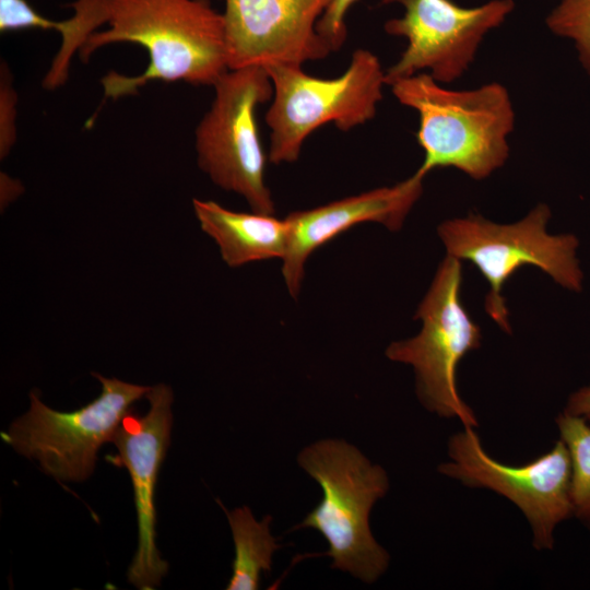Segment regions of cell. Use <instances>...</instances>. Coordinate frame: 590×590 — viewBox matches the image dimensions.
Returning a JSON list of instances; mask_svg holds the SVG:
<instances>
[{
    "label": "cell",
    "instance_id": "cell-17",
    "mask_svg": "<svg viewBox=\"0 0 590 590\" xmlns=\"http://www.w3.org/2000/svg\"><path fill=\"white\" fill-rule=\"evenodd\" d=\"M545 22L551 32L574 43L590 78V0H560Z\"/></svg>",
    "mask_w": 590,
    "mask_h": 590
},
{
    "label": "cell",
    "instance_id": "cell-15",
    "mask_svg": "<svg viewBox=\"0 0 590 590\" xmlns=\"http://www.w3.org/2000/svg\"><path fill=\"white\" fill-rule=\"evenodd\" d=\"M225 511L235 547L232 576L226 590H257L262 573L271 570L273 554L282 547L271 534L272 517L258 521L247 506Z\"/></svg>",
    "mask_w": 590,
    "mask_h": 590
},
{
    "label": "cell",
    "instance_id": "cell-2",
    "mask_svg": "<svg viewBox=\"0 0 590 590\" xmlns=\"http://www.w3.org/2000/svg\"><path fill=\"white\" fill-rule=\"evenodd\" d=\"M390 86L401 104L418 114L416 138L424 151L416 170L420 175L455 167L481 180L507 161V138L514 129L515 113L502 84L452 91L440 86L430 74L421 73Z\"/></svg>",
    "mask_w": 590,
    "mask_h": 590
},
{
    "label": "cell",
    "instance_id": "cell-3",
    "mask_svg": "<svg viewBox=\"0 0 590 590\" xmlns=\"http://www.w3.org/2000/svg\"><path fill=\"white\" fill-rule=\"evenodd\" d=\"M298 465L321 487L320 503L293 530L311 528L326 539L332 569L374 583L390 555L374 538L370 511L389 491L385 469L344 439H319L297 456Z\"/></svg>",
    "mask_w": 590,
    "mask_h": 590
},
{
    "label": "cell",
    "instance_id": "cell-19",
    "mask_svg": "<svg viewBox=\"0 0 590 590\" xmlns=\"http://www.w3.org/2000/svg\"><path fill=\"white\" fill-rule=\"evenodd\" d=\"M17 96L12 83V75L7 64H1L0 74V156L5 157L16 139Z\"/></svg>",
    "mask_w": 590,
    "mask_h": 590
},
{
    "label": "cell",
    "instance_id": "cell-12",
    "mask_svg": "<svg viewBox=\"0 0 590 590\" xmlns=\"http://www.w3.org/2000/svg\"><path fill=\"white\" fill-rule=\"evenodd\" d=\"M330 0H225L228 69L299 64L326 58L330 48L317 24Z\"/></svg>",
    "mask_w": 590,
    "mask_h": 590
},
{
    "label": "cell",
    "instance_id": "cell-11",
    "mask_svg": "<svg viewBox=\"0 0 590 590\" xmlns=\"http://www.w3.org/2000/svg\"><path fill=\"white\" fill-rule=\"evenodd\" d=\"M150 409L145 415L129 411L113 441L117 455L107 458L125 467L131 477L138 522V545L127 571L129 583L140 590H153L167 574L168 563L156 547L155 485L170 441L173 425L172 389L164 384L151 387L145 396Z\"/></svg>",
    "mask_w": 590,
    "mask_h": 590
},
{
    "label": "cell",
    "instance_id": "cell-4",
    "mask_svg": "<svg viewBox=\"0 0 590 590\" xmlns=\"http://www.w3.org/2000/svg\"><path fill=\"white\" fill-rule=\"evenodd\" d=\"M550 219V208L541 203L512 224H497L482 215L469 214L447 220L437 227L447 255L472 262L488 282L485 310L507 333H511V327L502 288L523 266L538 267L566 290H582L578 238L573 234H548Z\"/></svg>",
    "mask_w": 590,
    "mask_h": 590
},
{
    "label": "cell",
    "instance_id": "cell-5",
    "mask_svg": "<svg viewBox=\"0 0 590 590\" xmlns=\"http://www.w3.org/2000/svg\"><path fill=\"white\" fill-rule=\"evenodd\" d=\"M264 67L273 86L266 114L273 164L295 162L307 137L328 122L349 131L373 119L386 84L379 59L363 48L353 52L346 71L334 79L311 76L299 64Z\"/></svg>",
    "mask_w": 590,
    "mask_h": 590
},
{
    "label": "cell",
    "instance_id": "cell-8",
    "mask_svg": "<svg viewBox=\"0 0 590 590\" xmlns=\"http://www.w3.org/2000/svg\"><path fill=\"white\" fill-rule=\"evenodd\" d=\"M92 375L99 380L102 391L85 406L56 411L32 391L28 411L1 432L4 442L37 460L42 470L59 482H82L93 473L98 449L113 441L130 406L151 388Z\"/></svg>",
    "mask_w": 590,
    "mask_h": 590
},
{
    "label": "cell",
    "instance_id": "cell-9",
    "mask_svg": "<svg viewBox=\"0 0 590 590\" xmlns=\"http://www.w3.org/2000/svg\"><path fill=\"white\" fill-rule=\"evenodd\" d=\"M448 456L449 461L438 467L440 474L506 497L527 518L534 548H553L555 528L574 516L571 460L560 438L546 453L512 467L491 457L474 428L464 427L449 438Z\"/></svg>",
    "mask_w": 590,
    "mask_h": 590
},
{
    "label": "cell",
    "instance_id": "cell-7",
    "mask_svg": "<svg viewBox=\"0 0 590 590\" xmlns=\"http://www.w3.org/2000/svg\"><path fill=\"white\" fill-rule=\"evenodd\" d=\"M461 261L447 255L415 312L420 333L392 342L386 356L413 367L416 396L427 411L475 428L477 418L457 388V368L465 354L481 347L482 334L461 304Z\"/></svg>",
    "mask_w": 590,
    "mask_h": 590
},
{
    "label": "cell",
    "instance_id": "cell-10",
    "mask_svg": "<svg viewBox=\"0 0 590 590\" xmlns=\"http://www.w3.org/2000/svg\"><path fill=\"white\" fill-rule=\"evenodd\" d=\"M399 2L404 14L388 20L385 31L406 38L400 59L386 71V84L427 69L437 82L460 78L470 67L483 37L514 10V0H492L463 8L451 0H384Z\"/></svg>",
    "mask_w": 590,
    "mask_h": 590
},
{
    "label": "cell",
    "instance_id": "cell-6",
    "mask_svg": "<svg viewBox=\"0 0 590 590\" xmlns=\"http://www.w3.org/2000/svg\"><path fill=\"white\" fill-rule=\"evenodd\" d=\"M213 87L211 106L194 132L198 165L215 185L241 196L252 212L273 215L256 120L257 106L273 95L267 69L261 64L228 69Z\"/></svg>",
    "mask_w": 590,
    "mask_h": 590
},
{
    "label": "cell",
    "instance_id": "cell-14",
    "mask_svg": "<svg viewBox=\"0 0 590 590\" xmlns=\"http://www.w3.org/2000/svg\"><path fill=\"white\" fill-rule=\"evenodd\" d=\"M193 210L202 231L216 241L229 267L285 256L288 243L285 219L231 211L211 200L194 199Z\"/></svg>",
    "mask_w": 590,
    "mask_h": 590
},
{
    "label": "cell",
    "instance_id": "cell-18",
    "mask_svg": "<svg viewBox=\"0 0 590 590\" xmlns=\"http://www.w3.org/2000/svg\"><path fill=\"white\" fill-rule=\"evenodd\" d=\"M58 21L49 20L38 13L26 0H0V32L28 28L54 30Z\"/></svg>",
    "mask_w": 590,
    "mask_h": 590
},
{
    "label": "cell",
    "instance_id": "cell-1",
    "mask_svg": "<svg viewBox=\"0 0 590 590\" xmlns=\"http://www.w3.org/2000/svg\"><path fill=\"white\" fill-rule=\"evenodd\" d=\"M73 14L60 21L57 58L70 63L78 52L86 61L97 49L132 43L148 52L143 73L109 72L105 96L134 94L149 81L214 85L228 70L223 13L209 0H74Z\"/></svg>",
    "mask_w": 590,
    "mask_h": 590
},
{
    "label": "cell",
    "instance_id": "cell-21",
    "mask_svg": "<svg viewBox=\"0 0 590 590\" xmlns=\"http://www.w3.org/2000/svg\"><path fill=\"white\" fill-rule=\"evenodd\" d=\"M564 412L582 417L590 424V385L578 389L569 396Z\"/></svg>",
    "mask_w": 590,
    "mask_h": 590
},
{
    "label": "cell",
    "instance_id": "cell-20",
    "mask_svg": "<svg viewBox=\"0 0 590 590\" xmlns=\"http://www.w3.org/2000/svg\"><path fill=\"white\" fill-rule=\"evenodd\" d=\"M357 0H330L317 24V32L331 51L344 44L347 35L345 16Z\"/></svg>",
    "mask_w": 590,
    "mask_h": 590
},
{
    "label": "cell",
    "instance_id": "cell-13",
    "mask_svg": "<svg viewBox=\"0 0 590 590\" xmlns=\"http://www.w3.org/2000/svg\"><path fill=\"white\" fill-rule=\"evenodd\" d=\"M423 179L415 172L391 187L290 213L285 217L288 243L282 274L291 296L296 298L299 294L308 257L338 235L364 222H377L390 231H399L423 192Z\"/></svg>",
    "mask_w": 590,
    "mask_h": 590
},
{
    "label": "cell",
    "instance_id": "cell-16",
    "mask_svg": "<svg viewBox=\"0 0 590 590\" xmlns=\"http://www.w3.org/2000/svg\"><path fill=\"white\" fill-rule=\"evenodd\" d=\"M556 424L571 460L574 516L590 528V424L565 412L558 415Z\"/></svg>",
    "mask_w": 590,
    "mask_h": 590
}]
</instances>
